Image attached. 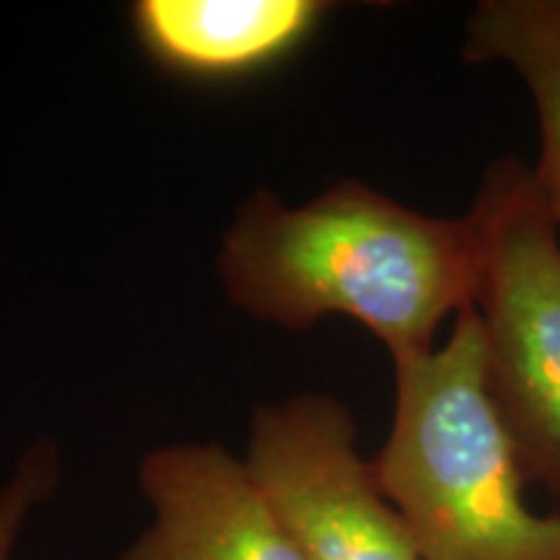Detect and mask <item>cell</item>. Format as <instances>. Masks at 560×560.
Returning a JSON list of instances; mask_svg holds the SVG:
<instances>
[{
	"label": "cell",
	"mask_w": 560,
	"mask_h": 560,
	"mask_svg": "<svg viewBox=\"0 0 560 560\" xmlns=\"http://www.w3.org/2000/svg\"><path fill=\"white\" fill-rule=\"evenodd\" d=\"M219 276L255 319L310 330L346 314L397 361L429 353L441 322L472 306L478 244L467 215L418 213L342 179L301 208L249 195L223 234Z\"/></svg>",
	"instance_id": "1"
},
{
	"label": "cell",
	"mask_w": 560,
	"mask_h": 560,
	"mask_svg": "<svg viewBox=\"0 0 560 560\" xmlns=\"http://www.w3.org/2000/svg\"><path fill=\"white\" fill-rule=\"evenodd\" d=\"M395 363V416L371 462L420 560H560V511L524 503V470L486 387L475 306L450 340Z\"/></svg>",
	"instance_id": "2"
},
{
	"label": "cell",
	"mask_w": 560,
	"mask_h": 560,
	"mask_svg": "<svg viewBox=\"0 0 560 560\" xmlns=\"http://www.w3.org/2000/svg\"><path fill=\"white\" fill-rule=\"evenodd\" d=\"M478 244L472 306L486 330V387L527 482L560 506V242L522 159L482 174L467 213Z\"/></svg>",
	"instance_id": "3"
},
{
	"label": "cell",
	"mask_w": 560,
	"mask_h": 560,
	"mask_svg": "<svg viewBox=\"0 0 560 560\" xmlns=\"http://www.w3.org/2000/svg\"><path fill=\"white\" fill-rule=\"evenodd\" d=\"M244 462L306 560H420L335 397L260 405Z\"/></svg>",
	"instance_id": "4"
},
{
	"label": "cell",
	"mask_w": 560,
	"mask_h": 560,
	"mask_svg": "<svg viewBox=\"0 0 560 560\" xmlns=\"http://www.w3.org/2000/svg\"><path fill=\"white\" fill-rule=\"evenodd\" d=\"M138 482L153 516L120 560H306L247 462L219 444L159 446Z\"/></svg>",
	"instance_id": "5"
},
{
	"label": "cell",
	"mask_w": 560,
	"mask_h": 560,
	"mask_svg": "<svg viewBox=\"0 0 560 560\" xmlns=\"http://www.w3.org/2000/svg\"><path fill=\"white\" fill-rule=\"evenodd\" d=\"M319 0H140L132 30L161 68L229 81L276 66L317 32Z\"/></svg>",
	"instance_id": "6"
},
{
	"label": "cell",
	"mask_w": 560,
	"mask_h": 560,
	"mask_svg": "<svg viewBox=\"0 0 560 560\" xmlns=\"http://www.w3.org/2000/svg\"><path fill=\"white\" fill-rule=\"evenodd\" d=\"M465 60L506 62L540 125L537 185L560 226V0H480L467 19Z\"/></svg>",
	"instance_id": "7"
},
{
	"label": "cell",
	"mask_w": 560,
	"mask_h": 560,
	"mask_svg": "<svg viewBox=\"0 0 560 560\" xmlns=\"http://www.w3.org/2000/svg\"><path fill=\"white\" fill-rule=\"evenodd\" d=\"M60 482V454L39 439L21 454L16 470L0 486V560H11L30 516L52 499Z\"/></svg>",
	"instance_id": "8"
}]
</instances>
